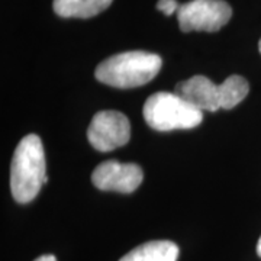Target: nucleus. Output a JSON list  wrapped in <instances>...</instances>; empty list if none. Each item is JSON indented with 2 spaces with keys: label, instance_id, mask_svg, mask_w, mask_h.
Here are the masks:
<instances>
[{
  "label": "nucleus",
  "instance_id": "1",
  "mask_svg": "<svg viewBox=\"0 0 261 261\" xmlns=\"http://www.w3.org/2000/svg\"><path fill=\"white\" fill-rule=\"evenodd\" d=\"M47 166L42 141L35 134L23 137L10 164V190L18 203H29L47 183Z\"/></svg>",
  "mask_w": 261,
  "mask_h": 261
},
{
  "label": "nucleus",
  "instance_id": "2",
  "mask_svg": "<svg viewBox=\"0 0 261 261\" xmlns=\"http://www.w3.org/2000/svg\"><path fill=\"white\" fill-rule=\"evenodd\" d=\"M161 58L147 51H128L109 57L96 67L100 83L116 89H134L149 83L161 68Z\"/></svg>",
  "mask_w": 261,
  "mask_h": 261
},
{
  "label": "nucleus",
  "instance_id": "3",
  "mask_svg": "<svg viewBox=\"0 0 261 261\" xmlns=\"http://www.w3.org/2000/svg\"><path fill=\"white\" fill-rule=\"evenodd\" d=\"M144 119L152 129H192L203 121V112L196 109L174 92H159L144 105Z\"/></svg>",
  "mask_w": 261,
  "mask_h": 261
},
{
  "label": "nucleus",
  "instance_id": "4",
  "mask_svg": "<svg viewBox=\"0 0 261 261\" xmlns=\"http://www.w3.org/2000/svg\"><path fill=\"white\" fill-rule=\"evenodd\" d=\"M231 6L224 0H192L180 5L178 27L183 32H216L229 22Z\"/></svg>",
  "mask_w": 261,
  "mask_h": 261
},
{
  "label": "nucleus",
  "instance_id": "5",
  "mask_svg": "<svg viewBox=\"0 0 261 261\" xmlns=\"http://www.w3.org/2000/svg\"><path fill=\"white\" fill-rule=\"evenodd\" d=\"M130 138L129 119L116 111H102L93 116L87 129V140L97 151L108 152L123 147Z\"/></svg>",
  "mask_w": 261,
  "mask_h": 261
},
{
  "label": "nucleus",
  "instance_id": "6",
  "mask_svg": "<svg viewBox=\"0 0 261 261\" xmlns=\"http://www.w3.org/2000/svg\"><path fill=\"white\" fill-rule=\"evenodd\" d=\"M144 178V171L138 164L121 163L118 160H108L94 168L92 183L103 192L132 193Z\"/></svg>",
  "mask_w": 261,
  "mask_h": 261
},
{
  "label": "nucleus",
  "instance_id": "7",
  "mask_svg": "<svg viewBox=\"0 0 261 261\" xmlns=\"http://www.w3.org/2000/svg\"><path fill=\"white\" fill-rule=\"evenodd\" d=\"M174 93L200 112H216L221 109L219 84H215L211 79L203 75H195L178 83Z\"/></svg>",
  "mask_w": 261,
  "mask_h": 261
},
{
  "label": "nucleus",
  "instance_id": "8",
  "mask_svg": "<svg viewBox=\"0 0 261 261\" xmlns=\"http://www.w3.org/2000/svg\"><path fill=\"white\" fill-rule=\"evenodd\" d=\"M177 244L173 241H148L138 245L132 251L125 254L119 261H177Z\"/></svg>",
  "mask_w": 261,
  "mask_h": 261
},
{
  "label": "nucleus",
  "instance_id": "9",
  "mask_svg": "<svg viewBox=\"0 0 261 261\" xmlns=\"http://www.w3.org/2000/svg\"><path fill=\"white\" fill-rule=\"evenodd\" d=\"M113 0H54L53 8L61 18H93L108 9Z\"/></svg>",
  "mask_w": 261,
  "mask_h": 261
},
{
  "label": "nucleus",
  "instance_id": "10",
  "mask_svg": "<svg viewBox=\"0 0 261 261\" xmlns=\"http://www.w3.org/2000/svg\"><path fill=\"white\" fill-rule=\"evenodd\" d=\"M250 92V84L243 75H231L219 84L221 109H232L241 103Z\"/></svg>",
  "mask_w": 261,
  "mask_h": 261
},
{
  "label": "nucleus",
  "instance_id": "11",
  "mask_svg": "<svg viewBox=\"0 0 261 261\" xmlns=\"http://www.w3.org/2000/svg\"><path fill=\"white\" fill-rule=\"evenodd\" d=\"M178 8H180V5L177 3V0H159V3H157V9L167 16L177 12Z\"/></svg>",
  "mask_w": 261,
  "mask_h": 261
},
{
  "label": "nucleus",
  "instance_id": "12",
  "mask_svg": "<svg viewBox=\"0 0 261 261\" xmlns=\"http://www.w3.org/2000/svg\"><path fill=\"white\" fill-rule=\"evenodd\" d=\"M34 261H57V258L53 254H45V255H41V257L35 258Z\"/></svg>",
  "mask_w": 261,
  "mask_h": 261
},
{
  "label": "nucleus",
  "instance_id": "13",
  "mask_svg": "<svg viewBox=\"0 0 261 261\" xmlns=\"http://www.w3.org/2000/svg\"><path fill=\"white\" fill-rule=\"evenodd\" d=\"M257 254H258V257H261V237L258 243H257Z\"/></svg>",
  "mask_w": 261,
  "mask_h": 261
},
{
  "label": "nucleus",
  "instance_id": "14",
  "mask_svg": "<svg viewBox=\"0 0 261 261\" xmlns=\"http://www.w3.org/2000/svg\"><path fill=\"white\" fill-rule=\"evenodd\" d=\"M258 49H260V53H261V39H260V44H258Z\"/></svg>",
  "mask_w": 261,
  "mask_h": 261
}]
</instances>
